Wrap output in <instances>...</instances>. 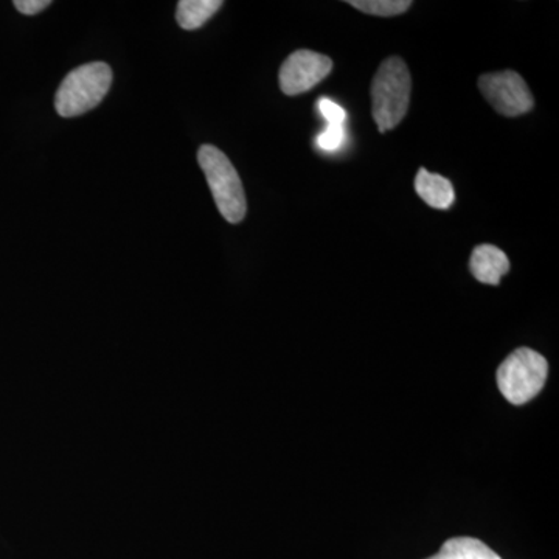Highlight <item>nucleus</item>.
I'll list each match as a JSON object with an SVG mask.
<instances>
[{
    "instance_id": "nucleus-14",
    "label": "nucleus",
    "mask_w": 559,
    "mask_h": 559,
    "mask_svg": "<svg viewBox=\"0 0 559 559\" xmlns=\"http://www.w3.org/2000/svg\"><path fill=\"white\" fill-rule=\"evenodd\" d=\"M50 0H16L14 2V7L22 14H27V16H35V14H39L40 11L50 7Z\"/></svg>"
},
{
    "instance_id": "nucleus-2",
    "label": "nucleus",
    "mask_w": 559,
    "mask_h": 559,
    "mask_svg": "<svg viewBox=\"0 0 559 559\" xmlns=\"http://www.w3.org/2000/svg\"><path fill=\"white\" fill-rule=\"evenodd\" d=\"M198 162L223 218L230 224L241 223L248 212V201L240 175L229 157L216 146L202 145L198 151Z\"/></svg>"
},
{
    "instance_id": "nucleus-5",
    "label": "nucleus",
    "mask_w": 559,
    "mask_h": 559,
    "mask_svg": "<svg viewBox=\"0 0 559 559\" xmlns=\"http://www.w3.org/2000/svg\"><path fill=\"white\" fill-rule=\"evenodd\" d=\"M479 87L489 105L506 117L524 116L535 105L527 83L513 70L481 75Z\"/></svg>"
},
{
    "instance_id": "nucleus-3",
    "label": "nucleus",
    "mask_w": 559,
    "mask_h": 559,
    "mask_svg": "<svg viewBox=\"0 0 559 559\" xmlns=\"http://www.w3.org/2000/svg\"><path fill=\"white\" fill-rule=\"evenodd\" d=\"M112 84V70L106 62L80 66L62 80L55 97V108L64 119L83 116L97 108Z\"/></svg>"
},
{
    "instance_id": "nucleus-13",
    "label": "nucleus",
    "mask_w": 559,
    "mask_h": 559,
    "mask_svg": "<svg viewBox=\"0 0 559 559\" xmlns=\"http://www.w3.org/2000/svg\"><path fill=\"white\" fill-rule=\"evenodd\" d=\"M319 112L322 114L323 119L329 124H345L347 120V112L342 106L337 105L330 98H320L318 102Z\"/></svg>"
},
{
    "instance_id": "nucleus-12",
    "label": "nucleus",
    "mask_w": 559,
    "mask_h": 559,
    "mask_svg": "<svg viewBox=\"0 0 559 559\" xmlns=\"http://www.w3.org/2000/svg\"><path fill=\"white\" fill-rule=\"evenodd\" d=\"M345 140L344 124H329L326 130L316 139L320 150L336 151L340 150Z\"/></svg>"
},
{
    "instance_id": "nucleus-7",
    "label": "nucleus",
    "mask_w": 559,
    "mask_h": 559,
    "mask_svg": "<svg viewBox=\"0 0 559 559\" xmlns=\"http://www.w3.org/2000/svg\"><path fill=\"white\" fill-rule=\"evenodd\" d=\"M469 270L480 283L498 286L503 275L510 271V260L506 252L496 246L480 245L473 250Z\"/></svg>"
},
{
    "instance_id": "nucleus-4",
    "label": "nucleus",
    "mask_w": 559,
    "mask_h": 559,
    "mask_svg": "<svg viewBox=\"0 0 559 559\" xmlns=\"http://www.w3.org/2000/svg\"><path fill=\"white\" fill-rule=\"evenodd\" d=\"M549 364L535 349L522 347L511 353L498 369L500 393L514 406H522L543 390Z\"/></svg>"
},
{
    "instance_id": "nucleus-8",
    "label": "nucleus",
    "mask_w": 559,
    "mask_h": 559,
    "mask_svg": "<svg viewBox=\"0 0 559 559\" xmlns=\"http://www.w3.org/2000/svg\"><path fill=\"white\" fill-rule=\"evenodd\" d=\"M415 190L418 197L432 209H450L455 201V191L451 180L440 175H433L421 168L415 178Z\"/></svg>"
},
{
    "instance_id": "nucleus-11",
    "label": "nucleus",
    "mask_w": 559,
    "mask_h": 559,
    "mask_svg": "<svg viewBox=\"0 0 559 559\" xmlns=\"http://www.w3.org/2000/svg\"><path fill=\"white\" fill-rule=\"evenodd\" d=\"M348 5L371 16L392 17L406 13L412 2L411 0H349Z\"/></svg>"
},
{
    "instance_id": "nucleus-6",
    "label": "nucleus",
    "mask_w": 559,
    "mask_h": 559,
    "mask_svg": "<svg viewBox=\"0 0 559 559\" xmlns=\"http://www.w3.org/2000/svg\"><path fill=\"white\" fill-rule=\"evenodd\" d=\"M333 70V61L322 53L311 50H297L290 53L280 69V90L283 94L300 95L318 86Z\"/></svg>"
},
{
    "instance_id": "nucleus-9",
    "label": "nucleus",
    "mask_w": 559,
    "mask_h": 559,
    "mask_svg": "<svg viewBox=\"0 0 559 559\" xmlns=\"http://www.w3.org/2000/svg\"><path fill=\"white\" fill-rule=\"evenodd\" d=\"M221 0H180L176 10V21L183 31H198L207 24L221 10Z\"/></svg>"
},
{
    "instance_id": "nucleus-1",
    "label": "nucleus",
    "mask_w": 559,
    "mask_h": 559,
    "mask_svg": "<svg viewBox=\"0 0 559 559\" xmlns=\"http://www.w3.org/2000/svg\"><path fill=\"white\" fill-rule=\"evenodd\" d=\"M412 79L406 62L390 57L382 62L371 83V114L378 130L399 127L409 109Z\"/></svg>"
},
{
    "instance_id": "nucleus-10",
    "label": "nucleus",
    "mask_w": 559,
    "mask_h": 559,
    "mask_svg": "<svg viewBox=\"0 0 559 559\" xmlns=\"http://www.w3.org/2000/svg\"><path fill=\"white\" fill-rule=\"evenodd\" d=\"M428 559H502L487 544L476 538H452L441 546L439 554Z\"/></svg>"
}]
</instances>
